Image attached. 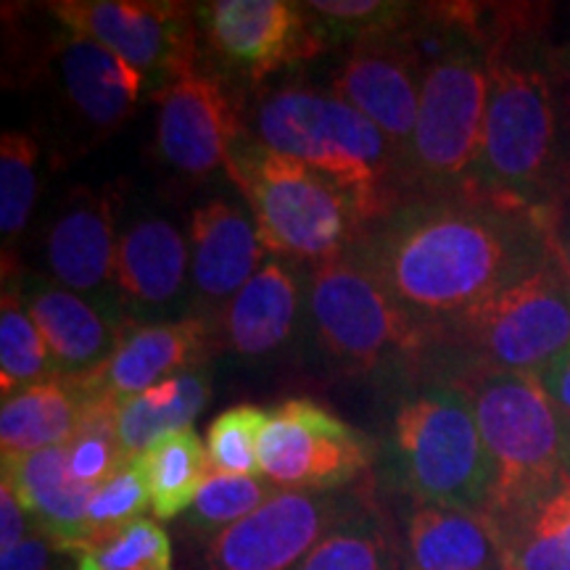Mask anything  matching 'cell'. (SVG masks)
<instances>
[{"label":"cell","instance_id":"obj_4","mask_svg":"<svg viewBox=\"0 0 570 570\" xmlns=\"http://www.w3.org/2000/svg\"><path fill=\"white\" fill-rule=\"evenodd\" d=\"M256 140L269 151L306 164L352 198L362 230L402 204V167L377 127L315 88H277L254 109Z\"/></svg>","mask_w":570,"mask_h":570},{"label":"cell","instance_id":"obj_33","mask_svg":"<svg viewBox=\"0 0 570 570\" xmlns=\"http://www.w3.org/2000/svg\"><path fill=\"white\" fill-rule=\"evenodd\" d=\"M40 148L32 135L9 130L0 140V233L3 248L17 246L38 204Z\"/></svg>","mask_w":570,"mask_h":570},{"label":"cell","instance_id":"obj_7","mask_svg":"<svg viewBox=\"0 0 570 570\" xmlns=\"http://www.w3.org/2000/svg\"><path fill=\"white\" fill-rule=\"evenodd\" d=\"M460 381L473 399L494 465V487L483 512L494 523L570 473V423L539 375L479 373Z\"/></svg>","mask_w":570,"mask_h":570},{"label":"cell","instance_id":"obj_8","mask_svg":"<svg viewBox=\"0 0 570 570\" xmlns=\"http://www.w3.org/2000/svg\"><path fill=\"white\" fill-rule=\"evenodd\" d=\"M436 344L465 356L468 375H539L570 348V283L547 259L433 333Z\"/></svg>","mask_w":570,"mask_h":570},{"label":"cell","instance_id":"obj_28","mask_svg":"<svg viewBox=\"0 0 570 570\" xmlns=\"http://www.w3.org/2000/svg\"><path fill=\"white\" fill-rule=\"evenodd\" d=\"M294 570H410V566L404 541L396 539L386 512L370 494Z\"/></svg>","mask_w":570,"mask_h":570},{"label":"cell","instance_id":"obj_42","mask_svg":"<svg viewBox=\"0 0 570 570\" xmlns=\"http://www.w3.org/2000/svg\"><path fill=\"white\" fill-rule=\"evenodd\" d=\"M75 570H104L98 566L96 554H77V568Z\"/></svg>","mask_w":570,"mask_h":570},{"label":"cell","instance_id":"obj_20","mask_svg":"<svg viewBox=\"0 0 570 570\" xmlns=\"http://www.w3.org/2000/svg\"><path fill=\"white\" fill-rule=\"evenodd\" d=\"M188 244L196 317L217 323L219 312L265 265L267 248L252 214L227 198H212L196 206L190 214Z\"/></svg>","mask_w":570,"mask_h":570},{"label":"cell","instance_id":"obj_15","mask_svg":"<svg viewBox=\"0 0 570 570\" xmlns=\"http://www.w3.org/2000/svg\"><path fill=\"white\" fill-rule=\"evenodd\" d=\"M154 98L156 146L164 164L185 177H206L227 167L246 135L238 104L217 75L198 67Z\"/></svg>","mask_w":570,"mask_h":570},{"label":"cell","instance_id":"obj_9","mask_svg":"<svg viewBox=\"0 0 570 570\" xmlns=\"http://www.w3.org/2000/svg\"><path fill=\"white\" fill-rule=\"evenodd\" d=\"M306 315L327 360L356 373L417 362L431 336L352 254L312 267Z\"/></svg>","mask_w":570,"mask_h":570},{"label":"cell","instance_id":"obj_10","mask_svg":"<svg viewBox=\"0 0 570 570\" xmlns=\"http://www.w3.org/2000/svg\"><path fill=\"white\" fill-rule=\"evenodd\" d=\"M63 30L109 48L159 92L198 69L196 9L173 0H56L46 6Z\"/></svg>","mask_w":570,"mask_h":570},{"label":"cell","instance_id":"obj_37","mask_svg":"<svg viewBox=\"0 0 570 570\" xmlns=\"http://www.w3.org/2000/svg\"><path fill=\"white\" fill-rule=\"evenodd\" d=\"M96 554L104 570H173V541L151 518H138Z\"/></svg>","mask_w":570,"mask_h":570},{"label":"cell","instance_id":"obj_39","mask_svg":"<svg viewBox=\"0 0 570 570\" xmlns=\"http://www.w3.org/2000/svg\"><path fill=\"white\" fill-rule=\"evenodd\" d=\"M27 539V512L9 481L0 483V552H9Z\"/></svg>","mask_w":570,"mask_h":570},{"label":"cell","instance_id":"obj_32","mask_svg":"<svg viewBox=\"0 0 570 570\" xmlns=\"http://www.w3.org/2000/svg\"><path fill=\"white\" fill-rule=\"evenodd\" d=\"M119 404L109 399L85 396V410L75 436L67 444L69 473L85 487H104L119 470L130 465L117 436Z\"/></svg>","mask_w":570,"mask_h":570},{"label":"cell","instance_id":"obj_34","mask_svg":"<svg viewBox=\"0 0 570 570\" xmlns=\"http://www.w3.org/2000/svg\"><path fill=\"white\" fill-rule=\"evenodd\" d=\"M277 491L281 489L269 483L265 475H227L212 470V475L198 491L194 508L185 515V523H188V529L209 539L252 515Z\"/></svg>","mask_w":570,"mask_h":570},{"label":"cell","instance_id":"obj_41","mask_svg":"<svg viewBox=\"0 0 570 570\" xmlns=\"http://www.w3.org/2000/svg\"><path fill=\"white\" fill-rule=\"evenodd\" d=\"M547 230H550V256L554 267L570 283V204L554 214Z\"/></svg>","mask_w":570,"mask_h":570},{"label":"cell","instance_id":"obj_23","mask_svg":"<svg viewBox=\"0 0 570 570\" xmlns=\"http://www.w3.org/2000/svg\"><path fill=\"white\" fill-rule=\"evenodd\" d=\"M302 309V283L283 259H269L252 281L230 298L217 317V338L230 352L259 360L294 338Z\"/></svg>","mask_w":570,"mask_h":570},{"label":"cell","instance_id":"obj_3","mask_svg":"<svg viewBox=\"0 0 570 570\" xmlns=\"http://www.w3.org/2000/svg\"><path fill=\"white\" fill-rule=\"evenodd\" d=\"M436 48L428 38L417 42L425 69L404 164V198L479 196L475 177L489 101L487 48L462 6H436Z\"/></svg>","mask_w":570,"mask_h":570},{"label":"cell","instance_id":"obj_24","mask_svg":"<svg viewBox=\"0 0 570 570\" xmlns=\"http://www.w3.org/2000/svg\"><path fill=\"white\" fill-rule=\"evenodd\" d=\"M410 570H502L497 533L487 515L415 504L404 525Z\"/></svg>","mask_w":570,"mask_h":570},{"label":"cell","instance_id":"obj_19","mask_svg":"<svg viewBox=\"0 0 570 570\" xmlns=\"http://www.w3.org/2000/svg\"><path fill=\"white\" fill-rule=\"evenodd\" d=\"M117 198L109 190H75L46 238V265L53 283L90 302L119 309L114 294L117 265ZM125 315V312H122Z\"/></svg>","mask_w":570,"mask_h":570},{"label":"cell","instance_id":"obj_35","mask_svg":"<svg viewBox=\"0 0 570 570\" xmlns=\"http://www.w3.org/2000/svg\"><path fill=\"white\" fill-rule=\"evenodd\" d=\"M146 508H151L146 479H142L138 462H130L92 494L88 508L90 537L85 541V550L80 554L101 552L127 525L142 518Z\"/></svg>","mask_w":570,"mask_h":570},{"label":"cell","instance_id":"obj_6","mask_svg":"<svg viewBox=\"0 0 570 570\" xmlns=\"http://www.w3.org/2000/svg\"><path fill=\"white\" fill-rule=\"evenodd\" d=\"M225 173L244 194L267 254L277 259L320 267L346 256L360 238V214L336 183L256 138L233 148Z\"/></svg>","mask_w":570,"mask_h":570},{"label":"cell","instance_id":"obj_18","mask_svg":"<svg viewBox=\"0 0 570 570\" xmlns=\"http://www.w3.org/2000/svg\"><path fill=\"white\" fill-rule=\"evenodd\" d=\"M114 294L127 320L159 323L194 302L190 244L164 217H142L119 235Z\"/></svg>","mask_w":570,"mask_h":570},{"label":"cell","instance_id":"obj_14","mask_svg":"<svg viewBox=\"0 0 570 570\" xmlns=\"http://www.w3.org/2000/svg\"><path fill=\"white\" fill-rule=\"evenodd\" d=\"M423 69V51L410 27L386 38L356 42L333 71V96L367 117L396 151L402 188L404 164L417 125Z\"/></svg>","mask_w":570,"mask_h":570},{"label":"cell","instance_id":"obj_36","mask_svg":"<svg viewBox=\"0 0 570 570\" xmlns=\"http://www.w3.org/2000/svg\"><path fill=\"white\" fill-rule=\"evenodd\" d=\"M269 420V410L238 404L214 417L206 431V452L212 470L227 475H262L259 441Z\"/></svg>","mask_w":570,"mask_h":570},{"label":"cell","instance_id":"obj_30","mask_svg":"<svg viewBox=\"0 0 570 570\" xmlns=\"http://www.w3.org/2000/svg\"><path fill=\"white\" fill-rule=\"evenodd\" d=\"M51 377L59 375L42 333L21 302L19 283H6L0 302V394L9 399Z\"/></svg>","mask_w":570,"mask_h":570},{"label":"cell","instance_id":"obj_2","mask_svg":"<svg viewBox=\"0 0 570 570\" xmlns=\"http://www.w3.org/2000/svg\"><path fill=\"white\" fill-rule=\"evenodd\" d=\"M470 24L489 59V101L475 190L550 225L570 204V96L560 67L518 13L494 27Z\"/></svg>","mask_w":570,"mask_h":570},{"label":"cell","instance_id":"obj_12","mask_svg":"<svg viewBox=\"0 0 570 570\" xmlns=\"http://www.w3.org/2000/svg\"><path fill=\"white\" fill-rule=\"evenodd\" d=\"M375 460V444L312 399H288L269 410L259 441V470L281 491L354 487Z\"/></svg>","mask_w":570,"mask_h":570},{"label":"cell","instance_id":"obj_21","mask_svg":"<svg viewBox=\"0 0 570 570\" xmlns=\"http://www.w3.org/2000/svg\"><path fill=\"white\" fill-rule=\"evenodd\" d=\"M19 291L59 377H85L101 367L132 323L122 312L90 302L40 275L19 283Z\"/></svg>","mask_w":570,"mask_h":570},{"label":"cell","instance_id":"obj_27","mask_svg":"<svg viewBox=\"0 0 570 570\" xmlns=\"http://www.w3.org/2000/svg\"><path fill=\"white\" fill-rule=\"evenodd\" d=\"M209 394L212 370L206 362V365L183 370V373L161 381L159 386L119 404L117 436L125 449L127 462L138 460L169 433L194 428V420L202 415Z\"/></svg>","mask_w":570,"mask_h":570},{"label":"cell","instance_id":"obj_11","mask_svg":"<svg viewBox=\"0 0 570 570\" xmlns=\"http://www.w3.org/2000/svg\"><path fill=\"white\" fill-rule=\"evenodd\" d=\"M367 497L370 487L277 491L252 515L206 539L198 562L202 570H294Z\"/></svg>","mask_w":570,"mask_h":570},{"label":"cell","instance_id":"obj_22","mask_svg":"<svg viewBox=\"0 0 570 570\" xmlns=\"http://www.w3.org/2000/svg\"><path fill=\"white\" fill-rule=\"evenodd\" d=\"M3 479L17 491L27 518L59 552L85 550L90 537L88 508L98 489L69 473L67 446H53L13 462H3Z\"/></svg>","mask_w":570,"mask_h":570},{"label":"cell","instance_id":"obj_40","mask_svg":"<svg viewBox=\"0 0 570 570\" xmlns=\"http://www.w3.org/2000/svg\"><path fill=\"white\" fill-rule=\"evenodd\" d=\"M539 381L544 383L547 394L552 396V402L558 404L570 423V348L566 354H560L550 367L541 370Z\"/></svg>","mask_w":570,"mask_h":570},{"label":"cell","instance_id":"obj_31","mask_svg":"<svg viewBox=\"0 0 570 570\" xmlns=\"http://www.w3.org/2000/svg\"><path fill=\"white\" fill-rule=\"evenodd\" d=\"M315 21L325 46L331 42H356L386 38L410 30L417 17H423L420 6L399 3V0H309L304 3Z\"/></svg>","mask_w":570,"mask_h":570},{"label":"cell","instance_id":"obj_29","mask_svg":"<svg viewBox=\"0 0 570 570\" xmlns=\"http://www.w3.org/2000/svg\"><path fill=\"white\" fill-rule=\"evenodd\" d=\"M135 462L146 479L154 518L159 520H173L194 508L198 491L212 475L209 452L194 428L156 441Z\"/></svg>","mask_w":570,"mask_h":570},{"label":"cell","instance_id":"obj_16","mask_svg":"<svg viewBox=\"0 0 570 570\" xmlns=\"http://www.w3.org/2000/svg\"><path fill=\"white\" fill-rule=\"evenodd\" d=\"M217 325L206 317H177L127 325L117 352L85 377H71L85 396L122 404L183 370L209 362Z\"/></svg>","mask_w":570,"mask_h":570},{"label":"cell","instance_id":"obj_17","mask_svg":"<svg viewBox=\"0 0 570 570\" xmlns=\"http://www.w3.org/2000/svg\"><path fill=\"white\" fill-rule=\"evenodd\" d=\"M48 71L61 106L90 138L122 130L146 88L138 69L109 48L69 30L48 48Z\"/></svg>","mask_w":570,"mask_h":570},{"label":"cell","instance_id":"obj_13","mask_svg":"<svg viewBox=\"0 0 570 570\" xmlns=\"http://www.w3.org/2000/svg\"><path fill=\"white\" fill-rule=\"evenodd\" d=\"M194 9L214 59L254 82L315 59L327 48L304 3L212 0Z\"/></svg>","mask_w":570,"mask_h":570},{"label":"cell","instance_id":"obj_38","mask_svg":"<svg viewBox=\"0 0 570 570\" xmlns=\"http://www.w3.org/2000/svg\"><path fill=\"white\" fill-rule=\"evenodd\" d=\"M56 547L40 533H30L19 547L0 552V570H56Z\"/></svg>","mask_w":570,"mask_h":570},{"label":"cell","instance_id":"obj_26","mask_svg":"<svg viewBox=\"0 0 570 570\" xmlns=\"http://www.w3.org/2000/svg\"><path fill=\"white\" fill-rule=\"evenodd\" d=\"M85 394L71 377H51L3 399L0 452L13 462L53 446H67L80 425Z\"/></svg>","mask_w":570,"mask_h":570},{"label":"cell","instance_id":"obj_1","mask_svg":"<svg viewBox=\"0 0 570 570\" xmlns=\"http://www.w3.org/2000/svg\"><path fill=\"white\" fill-rule=\"evenodd\" d=\"M348 254L428 336L552 259L544 219L475 194L404 198Z\"/></svg>","mask_w":570,"mask_h":570},{"label":"cell","instance_id":"obj_25","mask_svg":"<svg viewBox=\"0 0 570 570\" xmlns=\"http://www.w3.org/2000/svg\"><path fill=\"white\" fill-rule=\"evenodd\" d=\"M491 529L502 570H570V473Z\"/></svg>","mask_w":570,"mask_h":570},{"label":"cell","instance_id":"obj_5","mask_svg":"<svg viewBox=\"0 0 570 570\" xmlns=\"http://www.w3.org/2000/svg\"><path fill=\"white\" fill-rule=\"evenodd\" d=\"M389 462L391 479L415 504L487 512L494 465L460 377H423L396 399Z\"/></svg>","mask_w":570,"mask_h":570}]
</instances>
